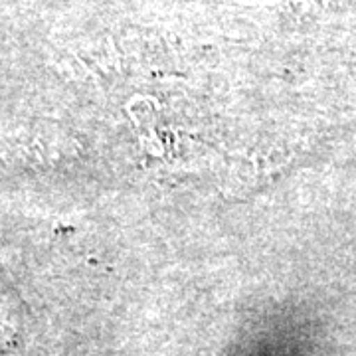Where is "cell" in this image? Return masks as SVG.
I'll return each instance as SVG.
<instances>
[{
  "instance_id": "obj_1",
  "label": "cell",
  "mask_w": 356,
  "mask_h": 356,
  "mask_svg": "<svg viewBox=\"0 0 356 356\" xmlns=\"http://www.w3.org/2000/svg\"><path fill=\"white\" fill-rule=\"evenodd\" d=\"M10 334H13V327H10V323L6 321L2 309H0V337H10Z\"/></svg>"
}]
</instances>
